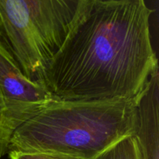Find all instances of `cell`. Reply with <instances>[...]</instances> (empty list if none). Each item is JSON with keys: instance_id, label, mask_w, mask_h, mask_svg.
<instances>
[{"instance_id": "cell-1", "label": "cell", "mask_w": 159, "mask_h": 159, "mask_svg": "<svg viewBox=\"0 0 159 159\" xmlns=\"http://www.w3.org/2000/svg\"><path fill=\"white\" fill-rule=\"evenodd\" d=\"M144 0L94 1L38 80L58 101L138 99L158 69Z\"/></svg>"}, {"instance_id": "cell-2", "label": "cell", "mask_w": 159, "mask_h": 159, "mask_svg": "<svg viewBox=\"0 0 159 159\" xmlns=\"http://www.w3.org/2000/svg\"><path fill=\"white\" fill-rule=\"evenodd\" d=\"M138 99L55 100L13 132L9 152H51L94 159L134 135Z\"/></svg>"}, {"instance_id": "cell-3", "label": "cell", "mask_w": 159, "mask_h": 159, "mask_svg": "<svg viewBox=\"0 0 159 159\" xmlns=\"http://www.w3.org/2000/svg\"><path fill=\"white\" fill-rule=\"evenodd\" d=\"M94 0H0V37L36 80Z\"/></svg>"}, {"instance_id": "cell-4", "label": "cell", "mask_w": 159, "mask_h": 159, "mask_svg": "<svg viewBox=\"0 0 159 159\" xmlns=\"http://www.w3.org/2000/svg\"><path fill=\"white\" fill-rule=\"evenodd\" d=\"M54 101L38 80L25 75L0 37V102L14 131Z\"/></svg>"}, {"instance_id": "cell-5", "label": "cell", "mask_w": 159, "mask_h": 159, "mask_svg": "<svg viewBox=\"0 0 159 159\" xmlns=\"http://www.w3.org/2000/svg\"><path fill=\"white\" fill-rule=\"evenodd\" d=\"M134 137L141 159H159V71L152 75L137 103Z\"/></svg>"}, {"instance_id": "cell-6", "label": "cell", "mask_w": 159, "mask_h": 159, "mask_svg": "<svg viewBox=\"0 0 159 159\" xmlns=\"http://www.w3.org/2000/svg\"><path fill=\"white\" fill-rule=\"evenodd\" d=\"M94 159H141L134 135H130L98 155Z\"/></svg>"}, {"instance_id": "cell-7", "label": "cell", "mask_w": 159, "mask_h": 159, "mask_svg": "<svg viewBox=\"0 0 159 159\" xmlns=\"http://www.w3.org/2000/svg\"><path fill=\"white\" fill-rule=\"evenodd\" d=\"M10 159H84L73 155L51 152H23L10 151L8 153Z\"/></svg>"}, {"instance_id": "cell-8", "label": "cell", "mask_w": 159, "mask_h": 159, "mask_svg": "<svg viewBox=\"0 0 159 159\" xmlns=\"http://www.w3.org/2000/svg\"><path fill=\"white\" fill-rule=\"evenodd\" d=\"M13 132V127L8 120L0 102V159L9 153V143Z\"/></svg>"}, {"instance_id": "cell-9", "label": "cell", "mask_w": 159, "mask_h": 159, "mask_svg": "<svg viewBox=\"0 0 159 159\" xmlns=\"http://www.w3.org/2000/svg\"><path fill=\"white\" fill-rule=\"evenodd\" d=\"M96 1H99V2H120V1H124V0H96Z\"/></svg>"}]
</instances>
